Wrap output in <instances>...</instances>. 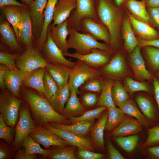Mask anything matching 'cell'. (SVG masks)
Returning <instances> with one entry per match:
<instances>
[{
	"mask_svg": "<svg viewBox=\"0 0 159 159\" xmlns=\"http://www.w3.org/2000/svg\"><path fill=\"white\" fill-rule=\"evenodd\" d=\"M20 94L21 97L29 106L37 126L49 122L71 124L69 119L55 111L46 98L37 90L22 85Z\"/></svg>",
	"mask_w": 159,
	"mask_h": 159,
	"instance_id": "cell-1",
	"label": "cell"
},
{
	"mask_svg": "<svg viewBox=\"0 0 159 159\" xmlns=\"http://www.w3.org/2000/svg\"><path fill=\"white\" fill-rule=\"evenodd\" d=\"M96 10L100 20L109 31L111 47H116L120 38L122 13L110 0H98Z\"/></svg>",
	"mask_w": 159,
	"mask_h": 159,
	"instance_id": "cell-2",
	"label": "cell"
},
{
	"mask_svg": "<svg viewBox=\"0 0 159 159\" xmlns=\"http://www.w3.org/2000/svg\"><path fill=\"white\" fill-rule=\"evenodd\" d=\"M69 37L67 42L68 49H73L81 55L90 53L94 48L110 52L109 47L98 42L91 35L78 32L73 28H68Z\"/></svg>",
	"mask_w": 159,
	"mask_h": 159,
	"instance_id": "cell-3",
	"label": "cell"
},
{
	"mask_svg": "<svg viewBox=\"0 0 159 159\" xmlns=\"http://www.w3.org/2000/svg\"><path fill=\"white\" fill-rule=\"evenodd\" d=\"M23 100L13 95L7 89L0 94V112L4 121L8 126L14 128L19 117V110Z\"/></svg>",
	"mask_w": 159,
	"mask_h": 159,
	"instance_id": "cell-4",
	"label": "cell"
},
{
	"mask_svg": "<svg viewBox=\"0 0 159 159\" xmlns=\"http://www.w3.org/2000/svg\"><path fill=\"white\" fill-rule=\"evenodd\" d=\"M99 76H101V73L98 69L77 59L69 74L68 84L70 92H76L79 94L78 89L81 85L90 79Z\"/></svg>",
	"mask_w": 159,
	"mask_h": 159,
	"instance_id": "cell-5",
	"label": "cell"
},
{
	"mask_svg": "<svg viewBox=\"0 0 159 159\" xmlns=\"http://www.w3.org/2000/svg\"><path fill=\"white\" fill-rule=\"evenodd\" d=\"M26 103L24 102L20 107L19 119L14 128V138L11 145L15 147L22 146L23 140L37 126L32 118L29 107Z\"/></svg>",
	"mask_w": 159,
	"mask_h": 159,
	"instance_id": "cell-6",
	"label": "cell"
},
{
	"mask_svg": "<svg viewBox=\"0 0 159 159\" xmlns=\"http://www.w3.org/2000/svg\"><path fill=\"white\" fill-rule=\"evenodd\" d=\"M15 63L16 67L24 74L40 68H45L47 63L41 51L34 46L20 53Z\"/></svg>",
	"mask_w": 159,
	"mask_h": 159,
	"instance_id": "cell-7",
	"label": "cell"
},
{
	"mask_svg": "<svg viewBox=\"0 0 159 159\" xmlns=\"http://www.w3.org/2000/svg\"><path fill=\"white\" fill-rule=\"evenodd\" d=\"M85 17L91 18L102 23L97 13L94 0H76L75 10L67 19L68 28H73L78 31L80 22Z\"/></svg>",
	"mask_w": 159,
	"mask_h": 159,
	"instance_id": "cell-8",
	"label": "cell"
},
{
	"mask_svg": "<svg viewBox=\"0 0 159 159\" xmlns=\"http://www.w3.org/2000/svg\"><path fill=\"white\" fill-rule=\"evenodd\" d=\"M50 28V25L48 30L46 42L41 50L43 57L48 63L72 69L75 66L76 62L71 61L65 57L63 52L57 47L51 38Z\"/></svg>",
	"mask_w": 159,
	"mask_h": 159,
	"instance_id": "cell-9",
	"label": "cell"
},
{
	"mask_svg": "<svg viewBox=\"0 0 159 159\" xmlns=\"http://www.w3.org/2000/svg\"><path fill=\"white\" fill-rule=\"evenodd\" d=\"M29 135L35 141L41 145L46 150H51L71 145L68 142L47 129L43 125L37 126Z\"/></svg>",
	"mask_w": 159,
	"mask_h": 159,
	"instance_id": "cell-10",
	"label": "cell"
},
{
	"mask_svg": "<svg viewBox=\"0 0 159 159\" xmlns=\"http://www.w3.org/2000/svg\"><path fill=\"white\" fill-rule=\"evenodd\" d=\"M18 41L24 46L25 49L35 45L32 24L29 6L23 8L21 19L18 26Z\"/></svg>",
	"mask_w": 159,
	"mask_h": 159,
	"instance_id": "cell-11",
	"label": "cell"
},
{
	"mask_svg": "<svg viewBox=\"0 0 159 159\" xmlns=\"http://www.w3.org/2000/svg\"><path fill=\"white\" fill-rule=\"evenodd\" d=\"M79 31L91 35L97 40H102L110 44V36L107 28L102 23L91 18L85 17L81 20L79 26Z\"/></svg>",
	"mask_w": 159,
	"mask_h": 159,
	"instance_id": "cell-12",
	"label": "cell"
},
{
	"mask_svg": "<svg viewBox=\"0 0 159 159\" xmlns=\"http://www.w3.org/2000/svg\"><path fill=\"white\" fill-rule=\"evenodd\" d=\"M110 51L97 48L92 49L89 54H80L76 52L74 53L63 52L64 56H67L81 60L89 66L98 69L107 64L110 60Z\"/></svg>",
	"mask_w": 159,
	"mask_h": 159,
	"instance_id": "cell-13",
	"label": "cell"
},
{
	"mask_svg": "<svg viewBox=\"0 0 159 159\" xmlns=\"http://www.w3.org/2000/svg\"><path fill=\"white\" fill-rule=\"evenodd\" d=\"M2 15L0 16V40L1 42L8 47L14 53L19 54L24 51L20 45L13 27Z\"/></svg>",
	"mask_w": 159,
	"mask_h": 159,
	"instance_id": "cell-14",
	"label": "cell"
},
{
	"mask_svg": "<svg viewBox=\"0 0 159 159\" xmlns=\"http://www.w3.org/2000/svg\"><path fill=\"white\" fill-rule=\"evenodd\" d=\"M48 0H34L29 6L32 19L33 34L36 42L42 32L44 21V11Z\"/></svg>",
	"mask_w": 159,
	"mask_h": 159,
	"instance_id": "cell-15",
	"label": "cell"
},
{
	"mask_svg": "<svg viewBox=\"0 0 159 159\" xmlns=\"http://www.w3.org/2000/svg\"><path fill=\"white\" fill-rule=\"evenodd\" d=\"M43 125L60 138L68 142L71 146L76 147L79 149L94 150V148L91 140L86 137L79 136L67 131L57 129L52 126L48 123Z\"/></svg>",
	"mask_w": 159,
	"mask_h": 159,
	"instance_id": "cell-16",
	"label": "cell"
},
{
	"mask_svg": "<svg viewBox=\"0 0 159 159\" xmlns=\"http://www.w3.org/2000/svg\"><path fill=\"white\" fill-rule=\"evenodd\" d=\"M98 69L104 78H111L114 80L123 74L126 71V67L123 57L117 53L115 54L105 65Z\"/></svg>",
	"mask_w": 159,
	"mask_h": 159,
	"instance_id": "cell-17",
	"label": "cell"
},
{
	"mask_svg": "<svg viewBox=\"0 0 159 159\" xmlns=\"http://www.w3.org/2000/svg\"><path fill=\"white\" fill-rule=\"evenodd\" d=\"M24 74L17 67L9 68L5 74L4 80L6 88L14 96L21 97L20 90Z\"/></svg>",
	"mask_w": 159,
	"mask_h": 159,
	"instance_id": "cell-18",
	"label": "cell"
},
{
	"mask_svg": "<svg viewBox=\"0 0 159 159\" xmlns=\"http://www.w3.org/2000/svg\"><path fill=\"white\" fill-rule=\"evenodd\" d=\"M128 16L134 32L141 39L149 41L159 38V32L152 26L136 19L130 13Z\"/></svg>",
	"mask_w": 159,
	"mask_h": 159,
	"instance_id": "cell-19",
	"label": "cell"
},
{
	"mask_svg": "<svg viewBox=\"0 0 159 159\" xmlns=\"http://www.w3.org/2000/svg\"><path fill=\"white\" fill-rule=\"evenodd\" d=\"M108 117L107 111L99 117L98 120L92 125L90 130L91 140L94 148L103 151L105 149L104 131Z\"/></svg>",
	"mask_w": 159,
	"mask_h": 159,
	"instance_id": "cell-20",
	"label": "cell"
},
{
	"mask_svg": "<svg viewBox=\"0 0 159 159\" xmlns=\"http://www.w3.org/2000/svg\"><path fill=\"white\" fill-rule=\"evenodd\" d=\"M132 53L130 62L135 76L140 79L153 81V76L146 68L140 47L137 46Z\"/></svg>",
	"mask_w": 159,
	"mask_h": 159,
	"instance_id": "cell-21",
	"label": "cell"
},
{
	"mask_svg": "<svg viewBox=\"0 0 159 159\" xmlns=\"http://www.w3.org/2000/svg\"><path fill=\"white\" fill-rule=\"evenodd\" d=\"M76 6V0H58L54 10L52 27L63 23L70 16Z\"/></svg>",
	"mask_w": 159,
	"mask_h": 159,
	"instance_id": "cell-22",
	"label": "cell"
},
{
	"mask_svg": "<svg viewBox=\"0 0 159 159\" xmlns=\"http://www.w3.org/2000/svg\"><path fill=\"white\" fill-rule=\"evenodd\" d=\"M142 125L137 120L125 118L108 133L109 136H124L136 134L142 130Z\"/></svg>",
	"mask_w": 159,
	"mask_h": 159,
	"instance_id": "cell-23",
	"label": "cell"
},
{
	"mask_svg": "<svg viewBox=\"0 0 159 159\" xmlns=\"http://www.w3.org/2000/svg\"><path fill=\"white\" fill-rule=\"evenodd\" d=\"M45 68H40L24 74L22 85L25 87L33 88L46 97L43 83Z\"/></svg>",
	"mask_w": 159,
	"mask_h": 159,
	"instance_id": "cell-24",
	"label": "cell"
},
{
	"mask_svg": "<svg viewBox=\"0 0 159 159\" xmlns=\"http://www.w3.org/2000/svg\"><path fill=\"white\" fill-rule=\"evenodd\" d=\"M58 0H48L44 11V21L40 36L34 46L40 51L46 42L48 30L54 15V10Z\"/></svg>",
	"mask_w": 159,
	"mask_h": 159,
	"instance_id": "cell-25",
	"label": "cell"
},
{
	"mask_svg": "<svg viewBox=\"0 0 159 159\" xmlns=\"http://www.w3.org/2000/svg\"><path fill=\"white\" fill-rule=\"evenodd\" d=\"M50 35L54 43L63 52H68L66 40L69 35L67 20L61 23L51 27Z\"/></svg>",
	"mask_w": 159,
	"mask_h": 159,
	"instance_id": "cell-26",
	"label": "cell"
},
{
	"mask_svg": "<svg viewBox=\"0 0 159 159\" xmlns=\"http://www.w3.org/2000/svg\"><path fill=\"white\" fill-rule=\"evenodd\" d=\"M76 92L70 93V97L62 113V115L69 119L77 117L84 114L86 109L82 104Z\"/></svg>",
	"mask_w": 159,
	"mask_h": 159,
	"instance_id": "cell-27",
	"label": "cell"
},
{
	"mask_svg": "<svg viewBox=\"0 0 159 159\" xmlns=\"http://www.w3.org/2000/svg\"><path fill=\"white\" fill-rule=\"evenodd\" d=\"M125 5L132 16L136 19L152 26V23L146 8L145 0H126Z\"/></svg>",
	"mask_w": 159,
	"mask_h": 159,
	"instance_id": "cell-28",
	"label": "cell"
},
{
	"mask_svg": "<svg viewBox=\"0 0 159 159\" xmlns=\"http://www.w3.org/2000/svg\"><path fill=\"white\" fill-rule=\"evenodd\" d=\"M45 69L54 80L59 88L68 83L71 69L67 67L47 63Z\"/></svg>",
	"mask_w": 159,
	"mask_h": 159,
	"instance_id": "cell-29",
	"label": "cell"
},
{
	"mask_svg": "<svg viewBox=\"0 0 159 159\" xmlns=\"http://www.w3.org/2000/svg\"><path fill=\"white\" fill-rule=\"evenodd\" d=\"M94 121H84L70 125H64L55 122H49L52 126L68 131L80 136L85 137L93 125Z\"/></svg>",
	"mask_w": 159,
	"mask_h": 159,
	"instance_id": "cell-30",
	"label": "cell"
},
{
	"mask_svg": "<svg viewBox=\"0 0 159 159\" xmlns=\"http://www.w3.org/2000/svg\"><path fill=\"white\" fill-rule=\"evenodd\" d=\"M23 7L16 5H9L0 7L1 15L12 25L16 34L17 40L18 26L21 19Z\"/></svg>",
	"mask_w": 159,
	"mask_h": 159,
	"instance_id": "cell-31",
	"label": "cell"
},
{
	"mask_svg": "<svg viewBox=\"0 0 159 159\" xmlns=\"http://www.w3.org/2000/svg\"><path fill=\"white\" fill-rule=\"evenodd\" d=\"M70 92L67 83L64 87L59 88L57 92L50 98L49 102L54 109L62 115L70 95Z\"/></svg>",
	"mask_w": 159,
	"mask_h": 159,
	"instance_id": "cell-32",
	"label": "cell"
},
{
	"mask_svg": "<svg viewBox=\"0 0 159 159\" xmlns=\"http://www.w3.org/2000/svg\"><path fill=\"white\" fill-rule=\"evenodd\" d=\"M134 32L128 17L125 18L122 23V36L125 48L130 52H132L139 44Z\"/></svg>",
	"mask_w": 159,
	"mask_h": 159,
	"instance_id": "cell-33",
	"label": "cell"
},
{
	"mask_svg": "<svg viewBox=\"0 0 159 159\" xmlns=\"http://www.w3.org/2000/svg\"><path fill=\"white\" fill-rule=\"evenodd\" d=\"M114 80L111 78H104V85L99 96L97 107L105 106L107 108L116 107L113 102L112 95V89Z\"/></svg>",
	"mask_w": 159,
	"mask_h": 159,
	"instance_id": "cell-34",
	"label": "cell"
},
{
	"mask_svg": "<svg viewBox=\"0 0 159 159\" xmlns=\"http://www.w3.org/2000/svg\"><path fill=\"white\" fill-rule=\"evenodd\" d=\"M136 102L144 115L148 119L154 121L159 119V113H157L153 104L149 99L142 95L137 96Z\"/></svg>",
	"mask_w": 159,
	"mask_h": 159,
	"instance_id": "cell-35",
	"label": "cell"
},
{
	"mask_svg": "<svg viewBox=\"0 0 159 159\" xmlns=\"http://www.w3.org/2000/svg\"><path fill=\"white\" fill-rule=\"evenodd\" d=\"M118 107L125 114L136 118L145 127L148 128L150 127V122L133 103L129 99L120 104Z\"/></svg>",
	"mask_w": 159,
	"mask_h": 159,
	"instance_id": "cell-36",
	"label": "cell"
},
{
	"mask_svg": "<svg viewBox=\"0 0 159 159\" xmlns=\"http://www.w3.org/2000/svg\"><path fill=\"white\" fill-rule=\"evenodd\" d=\"M22 146L25 148L26 155L39 154L45 158H47L52 151V150H47L42 148L39 143L35 141L29 135L23 140Z\"/></svg>",
	"mask_w": 159,
	"mask_h": 159,
	"instance_id": "cell-37",
	"label": "cell"
},
{
	"mask_svg": "<svg viewBox=\"0 0 159 159\" xmlns=\"http://www.w3.org/2000/svg\"><path fill=\"white\" fill-rule=\"evenodd\" d=\"M108 117L105 130L109 132L116 128L125 117V114L119 108L116 107L107 108Z\"/></svg>",
	"mask_w": 159,
	"mask_h": 159,
	"instance_id": "cell-38",
	"label": "cell"
},
{
	"mask_svg": "<svg viewBox=\"0 0 159 159\" xmlns=\"http://www.w3.org/2000/svg\"><path fill=\"white\" fill-rule=\"evenodd\" d=\"M112 95L115 105L118 107L120 104L129 100V96L127 90L119 81H113Z\"/></svg>",
	"mask_w": 159,
	"mask_h": 159,
	"instance_id": "cell-39",
	"label": "cell"
},
{
	"mask_svg": "<svg viewBox=\"0 0 159 159\" xmlns=\"http://www.w3.org/2000/svg\"><path fill=\"white\" fill-rule=\"evenodd\" d=\"M107 109L105 106L97 107L95 109L86 111L83 114L77 117H71L69 119L71 124L84 121H94L98 118L102 113Z\"/></svg>",
	"mask_w": 159,
	"mask_h": 159,
	"instance_id": "cell-40",
	"label": "cell"
},
{
	"mask_svg": "<svg viewBox=\"0 0 159 159\" xmlns=\"http://www.w3.org/2000/svg\"><path fill=\"white\" fill-rule=\"evenodd\" d=\"M115 140L124 150L130 153L133 151L136 148L139 140V137L137 135H133L116 137Z\"/></svg>",
	"mask_w": 159,
	"mask_h": 159,
	"instance_id": "cell-41",
	"label": "cell"
},
{
	"mask_svg": "<svg viewBox=\"0 0 159 159\" xmlns=\"http://www.w3.org/2000/svg\"><path fill=\"white\" fill-rule=\"evenodd\" d=\"M69 145L52 149L50 155L47 158L50 159H76L73 147Z\"/></svg>",
	"mask_w": 159,
	"mask_h": 159,
	"instance_id": "cell-42",
	"label": "cell"
},
{
	"mask_svg": "<svg viewBox=\"0 0 159 159\" xmlns=\"http://www.w3.org/2000/svg\"><path fill=\"white\" fill-rule=\"evenodd\" d=\"M104 85V78L96 77L88 80L80 87L81 90L100 93Z\"/></svg>",
	"mask_w": 159,
	"mask_h": 159,
	"instance_id": "cell-43",
	"label": "cell"
},
{
	"mask_svg": "<svg viewBox=\"0 0 159 159\" xmlns=\"http://www.w3.org/2000/svg\"><path fill=\"white\" fill-rule=\"evenodd\" d=\"M43 83L46 97L49 101L51 97L58 90L59 87L54 80L46 69L43 77Z\"/></svg>",
	"mask_w": 159,
	"mask_h": 159,
	"instance_id": "cell-44",
	"label": "cell"
},
{
	"mask_svg": "<svg viewBox=\"0 0 159 159\" xmlns=\"http://www.w3.org/2000/svg\"><path fill=\"white\" fill-rule=\"evenodd\" d=\"M145 51L151 69L157 72L159 70V48L151 46H146Z\"/></svg>",
	"mask_w": 159,
	"mask_h": 159,
	"instance_id": "cell-45",
	"label": "cell"
},
{
	"mask_svg": "<svg viewBox=\"0 0 159 159\" xmlns=\"http://www.w3.org/2000/svg\"><path fill=\"white\" fill-rule=\"evenodd\" d=\"M15 134L14 128L7 125L0 114V138L7 143L11 144L14 141Z\"/></svg>",
	"mask_w": 159,
	"mask_h": 159,
	"instance_id": "cell-46",
	"label": "cell"
},
{
	"mask_svg": "<svg viewBox=\"0 0 159 159\" xmlns=\"http://www.w3.org/2000/svg\"><path fill=\"white\" fill-rule=\"evenodd\" d=\"M80 94V102L85 107H91L96 105L99 96L96 93L81 90L79 91Z\"/></svg>",
	"mask_w": 159,
	"mask_h": 159,
	"instance_id": "cell-47",
	"label": "cell"
},
{
	"mask_svg": "<svg viewBox=\"0 0 159 159\" xmlns=\"http://www.w3.org/2000/svg\"><path fill=\"white\" fill-rule=\"evenodd\" d=\"M22 147L16 148L5 142L0 143V159L14 158L18 150Z\"/></svg>",
	"mask_w": 159,
	"mask_h": 159,
	"instance_id": "cell-48",
	"label": "cell"
},
{
	"mask_svg": "<svg viewBox=\"0 0 159 159\" xmlns=\"http://www.w3.org/2000/svg\"><path fill=\"white\" fill-rule=\"evenodd\" d=\"M125 84L127 90L131 94L140 91L148 92L150 91L148 86L145 84L134 80L130 77L126 78Z\"/></svg>",
	"mask_w": 159,
	"mask_h": 159,
	"instance_id": "cell-49",
	"label": "cell"
},
{
	"mask_svg": "<svg viewBox=\"0 0 159 159\" xmlns=\"http://www.w3.org/2000/svg\"><path fill=\"white\" fill-rule=\"evenodd\" d=\"M148 134L143 147L147 148L159 145V126H155L149 129Z\"/></svg>",
	"mask_w": 159,
	"mask_h": 159,
	"instance_id": "cell-50",
	"label": "cell"
},
{
	"mask_svg": "<svg viewBox=\"0 0 159 159\" xmlns=\"http://www.w3.org/2000/svg\"><path fill=\"white\" fill-rule=\"evenodd\" d=\"M19 54H10L1 50L0 52V64L10 68L16 67L15 60Z\"/></svg>",
	"mask_w": 159,
	"mask_h": 159,
	"instance_id": "cell-51",
	"label": "cell"
},
{
	"mask_svg": "<svg viewBox=\"0 0 159 159\" xmlns=\"http://www.w3.org/2000/svg\"><path fill=\"white\" fill-rule=\"evenodd\" d=\"M78 155L82 159H101L105 155V154L95 153L84 149H79Z\"/></svg>",
	"mask_w": 159,
	"mask_h": 159,
	"instance_id": "cell-52",
	"label": "cell"
},
{
	"mask_svg": "<svg viewBox=\"0 0 159 159\" xmlns=\"http://www.w3.org/2000/svg\"><path fill=\"white\" fill-rule=\"evenodd\" d=\"M147 9L153 26L159 30V7H147Z\"/></svg>",
	"mask_w": 159,
	"mask_h": 159,
	"instance_id": "cell-53",
	"label": "cell"
},
{
	"mask_svg": "<svg viewBox=\"0 0 159 159\" xmlns=\"http://www.w3.org/2000/svg\"><path fill=\"white\" fill-rule=\"evenodd\" d=\"M107 147L109 157L110 159H124L125 158L116 149L109 139L107 141Z\"/></svg>",
	"mask_w": 159,
	"mask_h": 159,
	"instance_id": "cell-54",
	"label": "cell"
},
{
	"mask_svg": "<svg viewBox=\"0 0 159 159\" xmlns=\"http://www.w3.org/2000/svg\"><path fill=\"white\" fill-rule=\"evenodd\" d=\"M37 154L27 155L25 154V148L22 147L17 151L14 159H35L37 158Z\"/></svg>",
	"mask_w": 159,
	"mask_h": 159,
	"instance_id": "cell-55",
	"label": "cell"
},
{
	"mask_svg": "<svg viewBox=\"0 0 159 159\" xmlns=\"http://www.w3.org/2000/svg\"><path fill=\"white\" fill-rule=\"evenodd\" d=\"M10 68L1 64L0 65V87L1 90L6 89L4 82V77L7 71Z\"/></svg>",
	"mask_w": 159,
	"mask_h": 159,
	"instance_id": "cell-56",
	"label": "cell"
},
{
	"mask_svg": "<svg viewBox=\"0 0 159 159\" xmlns=\"http://www.w3.org/2000/svg\"><path fill=\"white\" fill-rule=\"evenodd\" d=\"M138 46L139 47L151 46L159 48V38L152 40H145L141 39L139 40Z\"/></svg>",
	"mask_w": 159,
	"mask_h": 159,
	"instance_id": "cell-57",
	"label": "cell"
},
{
	"mask_svg": "<svg viewBox=\"0 0 159 159\" xmlns=\"http://www.w3.org/2000/svg\"><path fill=\"white\" fill-rule=\"evenodd\" d=\"M153 84L155 100L159 111V82L154 76Z\"/></svg>",
	"mask_w": 159,
	"mask_h": 159,
	"instance_id": "cell-58",
	"label": "cell"
},
{
	"mask_svg": "<svg viewBox=\"0 0 159 159\" xmlns=\"http://www.w3.org/2000/svg\"><path fill=\"white\" fill-rule=\"evenodd\" d=\"M9 5H16L22 6H28L20 3L16 0H0V7Z\"/></svg>",
	"mask_w": 159,
	"mask_h": 159,
	"instance_id": "cell-59",
	"label": "cell"
},
{
	"mask_svg": "<svg viewBox=\"0 0 159 159\" xmlns=\"http://www.w3.org/2000/svg\"><path fill=\"white\" fill-rule=\"evenodd\" d=\"M147 150L153 157L159 159V145L148 147Z\"/></svg>",
	"mask_w": 159,
	"mask_h": 159,
	"instance_id": "cell-60",
	"label": "cell"
},
{
	"mask_svg": "<svg viewBox=\"0 0 159 159\" xmlns=\"http://www.w3.org/2000/svg\"><path fill=\"white\" fill-rule=\"evenodd\" d=\"M147 7H159V0H145Z\"/></svg>",
	"mask_w": 159,
	"mask_h": 159,
	"instance_id": "cell-61",
	"label": "cell"
},
{
	"mask_svg": "<svg viewBox=\"0 0 159 159\" xmlns=\"http://www.w3.org/2000/svg\"><path fill=\"white\" fill-rule=\"evenodd\" d=\"M22 4L29 6L33 2L34 0H19Z\"/></svg>",
	"mask_w": 159,
	"mask_h": 159,
	"instance_id": "cell-62",
	"label": "cell"
},
{
	"mask_svg": "<svg viewBox=\"0 0 159 159\" xmlns=\"http://www.w3.org/2000/svg\"><path fill=\"white\" fill-rule=\"evenodd\" d=\"M126 0H115V2L117 6H120Z\"/></svg>",
	"mask_w": 159,
	"mask_h": 159,
	"instance_id": "cell-63",
	"label": "cell"
},
{
	"mask_svg": "<svg viewBox=\"0 0 159 159\" xmlns=\"http://www.w3.org/2000/svg\"><path fill=\"white\" fill-rule=\"evenodd\" d=\"M156 77H154L159 82V70L156 72Z\"/></svg>",
	"mask_w": 159,
	"mask_h": 159,
	"instance_id": "cell-64",
	"label": "cell"
}]
</instances>
